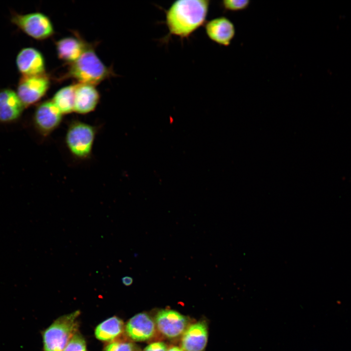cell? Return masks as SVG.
I'll return each mask as SVG.
<instances>
[{"label":"cell","mask_w":351,"mask_h":351,"mask_svg":"<svg viewBox=\"0 0 351 351\" xmlns=\"http://www.w3.org/2000/svg\"><path fill=\"white\" fill-rule=\"evenodd\" d=\"M209 5L208 0L175 1L166 12L169 35L188 38L205 22Z\"/></svg>","instance_id":"obj_1"},{"label":"cell","mask_w":351,"mask_h":351,"mask_svg":"<svg viewBox=\"0 0 351 351\" xmlns=\"http://www.w3.org/2000/svg\"><path fill=\"white\" fill-rule=\"evenodd\" d=\"M111 70L89 46L75 62L70 64L67 75L80 83L94 85L109 78Z\"/></svg>","instance_id":"obj_2"},{"label":"cell","mask_w":351,"mask_h":351,"mask_svg":"<svg viewBox=\"0 0 351 351\" xmlns=\"http://www.w3.org/2000/svg\"><path fill=\"white\" fill-rule=\"evenodd\" d=\"M80 312L77 310L61 316L42 332L43 351H63L77 332L78 318Z\"/></svg>","instance_id":"obj_3"},{"label":"cell","mask_w":351,"mask_h":351,"mask_svg":"<svg viewBox=\"0 0 351 351\" xmlns=\"http://www.w3.org/2000/svg\"><path fill=\"white\" fill-rule=\"evenodd\" d=\"M96 133V128L91 124L79 120L72 121L65 136V144L71 155L79 160L89 158Z\"/></svg>","instance_id":"obj_4"},{"label":"cell","mask_w":351,"mask_h":351,"mask_svg":"<svg viewBox=\"0 0 351 351\" xmlns=\"http://www.w3.org/2000/svg\"><path fill=\"white\" fill-rule=\"evenodd\" d=\"M11 21L28 36L37 40H44L54 33L53 23L49 18L40 12L25 14L11 13Z\"/></svg>","instance_id":"obj_5"},{"label":"cell","mask_w":351,"mask_h":351,"mask_svg":"<svg viewBox=\"0 0 351 351\" xmlns=\"http://www.w3.org/2000/svg\"><path fill=\"white\" fill-rule=\"evenodd\" d=\"M50 85L46 74L22 76L18 84L17 94L25 108L35 104L44 96Z\"/></svg>","instance_id":"obj_6"},{"label":"cell","mask_w":351,"mask_h":351,"mask_svg":"<svg viewBox=\"0 0 351 351\" xmlns=\"http://www.w3.org/2000/svg\"><path fill=\"white\" fill-rule=\"evenodd\" d=\"M63 115L51 99L40 103L36 107L33 117V122L36 130L46 137L60 125Z\"/></svg>","instance_id":"obj_7"},{"label":"cell","mask_w":351,"mask_h":351,"mask_svg":"<svg viewBox=\"0 0 351 351\" xmlns=\"http://www.w3.org/2000/svg\"><path fill=\"white\" fill-rule=\"evenodd\" d=\"M188 320L180 313L173 310L159 311L156 317L158 330L168 338H175L184 333L187 328Z\"/></svg>","instance_id":"obj_8"},{"label":"cell","mask_w":351,"mask_h":351,"mask_svg":"<svg viewBox=\"0 0 351 351\" xmlns=\"http://www.w3.org/2000/svg\"><path fill=\"white\" fill-rule=\"evenodd\" d=\"M16 65L22 76L45 74L44 58L39 50L33 47H25L20 50L16 57Z\"/></svg>","instance_id":"obj_9"},{"label":"cell","mask_w":351,"mask_h":351,"mask_svg":"<svg viewBox=\"0 0 351 351\" xmlns=\"http://www.w3.org/2000/svg\"><path fill=\"white\" fill-rule=\"evenodd\" d=\"M25 107L16 92L12 89H0V122H15L21 116Z\"/></svg>","instance_id":"obj_10"},{"label":"cell","mask_w":351,"mask_h":351,"mask_svg":"<svg viewBox=\"0 0 351 351\" xmlns=\"http://www.w3.org/2000/svg\"><path fill=\"white\" fill-rule=\"evenodd\" d=\"M205 28L210 39L224 46L230 44L235 34L234 24L224 17H218L208 21Z\"/></svg>","instance_id":"obj_11"},{"label":"cell","mask_w":351,"mask_h":351,"mask_svg":"<svg viewBox=\"0 0 351 351\" xmlns=\"http://www.w3.org/2000/svg\"><path fill=\"white\" fill-rule=\"evenodd\" d=\"M156 325L152 318L145 313H139L132 317L127 323L125 331L127 335L136 341H143L154 335Z\"/></svg>","instance_id":"obj_12"},{"label":"cell","mask_w":351,"mask_h":351,"mask_svg":"<svg viewBox=\"0 0 351 351\" xmlns=\"http://www.w3.org/2000/svg\"><path fill=\"white\" fill-rule=\"evenodd\" d=\"M100 99V95L94 85L76 84L74 112L85 115L93 112Z\"/></svg>","instance_id":"obj_13"},{"label":"cell","mask_w":351,"mask_h":351,"mask_svg":"<svg viewBox=\"0 0 351 351\" xmlns=\"http://www.w3.org/2000/svg\"><path fill=\"white\" fill-rule=\"evenodd\" d=\"M208 340L206 325L198 322L189 326L183 334L182 349L184 351H203Z\"/></svg>","instance_id":"obj_14"},{"label":"cell","mask_w":351,"mask_h":351,"mask_svg":"<svg viewBox=\"0 0 351 351\" xmlns=\"http://www.w3.org/2000/svg\"><path fill=\"white\" fill-rule=\"evenodd\" d=\"M89 46L82 39L75 37L62 38L56 43L58 58L70 64L77 60Z\"/></svg>","instance_id":"obj_15"},{"label":"cell","mask_w":351,"mask_h":351,"mask_svg":"<svg viewBox=\"0 0 351 351\" xmlns=\"http://www.w3.org/2000/svg\"><path fill=\"white\" fill-rule=\"evenodd\" d=\"M124 323L117 316L110 317L101 323L96 328V338L103 341H113L122 332Z\"/></svg>","instance_id":"obj_16"},{"label":"cell","mask_w":351,"mask_h":351,"mask_svg":"<svg viewBox=\"0 0 351 351\" xmlns=\"http://www.w3.org/2000/svg\"><path fill=\"white\" fill-rule=\"evenodd\" d=\"M75 88L76 84L63 87L51 99L63 115L74 112Z\"/></svg>","instance_id":"obj_17"},{"label":"cell","mask_w":351,"mask_h":351,"mask_svg":"<svg viewBox=\"0 0 351 351\" xmlns=\"http://www.w3.org/2000/svg\"><path fill=\"white\" fill-rule=\"evenodd\" d=\"M63 351H87L84 338L77 332Z\"/></svg>","instance_id":"obj_18"},{"label":"cell","mask_w":351,"mask_h":351,"mask_svg":"<svg viewBox=\"0 0 351 351\" xmlns=\"http://www.w3.org/2000/svg\"><path fill=\"white\" fill-rule=\"evenodd\" d=\"M250 3L248 0H224L221 4L225 11L235 12L246 9Z\"/></svg>","instance_id":"obj_19"},{"label":"cell","mask_w":351,"mask_h":351,"mask_svg":"<svg viewBox=\"0 0 351 351\" xmlns=\"http://www.w3.org/2000/svg\"><path fill=\"white\" fill-rule=\"evenodd\" d=\"M133 344L127 342L114 341L107 345L104 351H133Z\"/></svg>","instance_id":"obj_20"},{"label":"cell","mask_w":351,"mask_h":351,"mask_svg":"<svg viewBox=\"0 0 351 351\" xmlns=\"http://www.w3.org/2000/svg\"><path fill=\"white\" fill-rule=\"evenodd\" d=\"M165 344L162 342H154L147 346L144 351H167Z\"/></svg>","instance_id":"obj_21"},{"label":"cell","mask_w":351,"mask_h":351,"mask_svg":"<svg viewBox=\"0 0 351 351\" xmlns=\"http://www.w3.org/2000/svg\"><path fill=\"white\" fill-rule=\"evenodd\" d=\"M122 283L126 286H129L131 285L133 282V278L130 276H124L121 279Z\"/></svg>","instance_id":"obj_22"},{"label":"cell","mask_w":351,"mask_h":351,"mask_svg":"<svg viewBox=\"0 0 351 351\" xmlns=\"http://www.w3.org/2000/svg\"><path fill=\"white\" fill-rule=\"evenodd\" d=\"M167 351H183V350L182 349L175 346L169 348Z\"/></svg>","instance_id":"obj_23"}]
</instances>
